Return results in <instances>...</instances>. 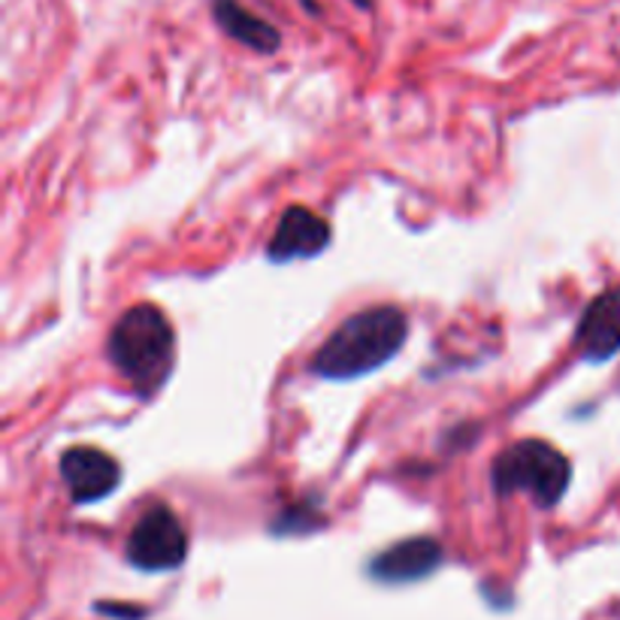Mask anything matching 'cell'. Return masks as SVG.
<instances>
[{
  "label": "cell",
  "mask_w": 620,
  "mask_h": 620,
  "mask_svg": "<svg viewBox=\"0 0 620 620\" xmlns=\"http://www.w3.org/2000/svg\"><path fill=\"white\" fill-rule=\"evenodd\" d=\"M409 336V318L397 306H373L345 318L312 357V373L330 382H352L382 370Z\"/></svg>",
  "instance_id": "cell-1"
},
{
  "label": "cell",
  "mask_w": 620,
  "mask_h": 620,
  "mask_svg": "<svg viewBox=\"0 0 620 620\" xmlns=\"http://www.w3.org/2000/svg\"><path fill=\"white\" fill-rule=\"evenodd\" d=\"M439 563H442V545L430 536H415L382 550L370 563V575L385 585H409L427 578Z\"/></svg>",
  "instance_id": "cell-7"
},
{
  "label": "cell",
  "mask_w": 620,
  "mask_h": 620,
  "mask_svg": "<svg viewBox=\"0 0 620 620\" xmlns=\"http://www.w3.org/2000/svg\"><path fill=\"white\" fill-rule=\"evenodd\" d=\"M61 479L67 484L73 503L88 505L106 500L116 491L121 481V467L100 448L76 445L61 455Z\"/></svg>",
  "instance_id": "cell-5"
},
{
  "label": "cell",
  "mask_w": 620,
  "mask_h": 620,
  "mask_svg": "<svg viewBox=\"0 0 620 620\" xmlns=\"http://www.w3.org/2000/svg\"><path fill=\"white\" fill-rule=\"evenodd\" d=\"M330 246V224L306 206H291L281 215L276 234L269 239L267 258L272 264H291L321 255Z\"/></svg>",
  "instance_id": "cell-6"
},
{
  "label": "cell",
  "mask_w": 620,
  "mask_h": 620,
  "mask_svg": "<svg viewBox=\"0 0 620 620\" xmlns=\"http://www.w3.org/2000/svg\"><path fill=\"white\" fill-rule=\"evenodd\" d=\"M575 345L581 357L602 363L620 352V293H602L578 321Z\"/></svg>",
  "instance_id": "cell-8"
},
{
  "label": "cell",
  "mask_w": 620,
  "mask_h": 620,
  "mask_svg": "<svg viewBox=\"0 0 620 620\" xmlns=\"http://www.w3.org/2000/svg\"><path fill=\"white\" fill-rule=\"evenodd\" d=\"M491 481L500 493H530L542 509H550L573 481V463L545 439H521L496 455Z\"/></svg>",
  "instance_id": "cell-3"
},
{
  "label": "cell",
  "mask_w": 620,
  "mask_h": 620,
  "mask_svg": "<svg viewBox=\"0 0 620 620\" xmlns=\"http://www.w3.org/2000/svg\"><path fill=\"white\" fill-rule=\"evenodd\" d=\"M188 554V536L182 521L173 509L167 505H152L146 509L137 524L130 530L125 557L130 566H137L142 573H167L182 566Z\"/></svg>",
  "instance_id": "cell-4"
},
{
  "label": "cell",
  "mask_w": 620,
  "mask_h": 620,
  "mask_svg": "<svg viewBox=\"0 0 620 620\" xmlns=\"http://www.w3.org/2000/svg\"><path fill=\"white\" fill-rule=\"evenodd\" d=\"M354 3H357V7H370L373 0H354Z\"/></svg>",
  "instance_id": "cell-10"
},
{
  "label": "cell",
  "mask_w": 620,
  "mask_h": 620,
  "mask_svg": "<svg viewBox=\"0 0 620 620\" xmlns=\"http://www.w3.org/2000/svg\"><path fill=\"white\" fill-rule=\"evenodd\" d=\"M212 15H215V22L224 34L239 40L243 46L255 49V52H276L279 49V31L236 0H212Z\"/></svg>",
  "instance_id": "cell-9"
},
{
  "label": "cell",
  "mask_w": 620,
  "mask_h": 620,
  "mask_svg": "<svg viewBox=\"0 0 620 620\" xmlns=\"http://www.w3.org/2000/svg\"><path fill=\"white\" fill-rule=\"evenodd\" d=\"M106 354L118 373L137 387V394H154L167 382L177 357L173 324L158 306H130L109 333Z\"/></svg>",
  "instance_id": "cell-2"
}]
</instances>
